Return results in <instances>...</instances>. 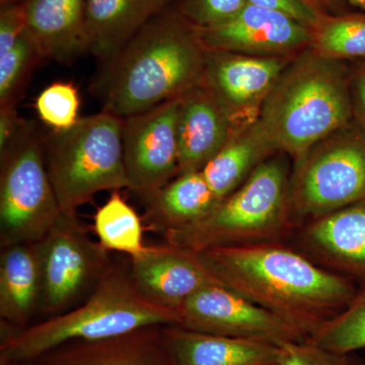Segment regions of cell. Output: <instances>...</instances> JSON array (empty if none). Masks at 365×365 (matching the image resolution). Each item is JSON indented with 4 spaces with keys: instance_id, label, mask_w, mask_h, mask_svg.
Instances as JSON below:
<instances>
[{
    "instance_id": "cell-1",
    "label": "cell",
    "mask_w": 365,
    "mask_h": 365,
    "mask_svg": "<svg viewBox=\"0 0 365 365\" xmlns=\"http://www.w3.org/2000/svg\"><path fill=\"white\" fill-rule=\"evenodd\" d=\"M218 282L313 337L351 302L359 287L329 272L285 242L198 252Z\"/></svg>"
},
{
    "instance_id": "cell-2",
    "label": "cell",
    "mask_w": 365,
    "mask_h": 365,
    "mask_svg": "<svg viewBox=\"0 0 365 365\" xmlns=\"http://www.w3.org/2000/svg\"><path fill=\"white\" fill-rule=\"evenodd\" d=\"M205 53L173 4L103 64L95 86L103 111L124 119L181 97L202 83Z\"/></svg>"
},
{
    "instance_id": "cell-3",
    "label": "cell",
    "mask_w": 365,
    "mask_h": 365,
    "mask_svg": "<svg viewBox=\"0 0 365 365\" xmlns=\"http://www.w3.org/2000/svg\"><path fill=\"white\" fill-rule=\"evenodd\" d=\"M259 121L280 153L295 160L353 121L345 61L311 47L295 55L262 106Z\"/></svg>"
},
{
    "instance_id": "cell-4",
    "label": "cell",
    "mask_w": 365,
    "mask_h": 365,
    "mask_svg": "<svg viewBox=\"0 0 365 365\" xmlns=\"http://www.w3.org/2000/svg\"><path fill=\"white\" fill-rule=\"evenodd\" d=\"M180 312L146 299L132 279L130 268L113 264L90 295L78 306L21 329L0 342V357L16 365L40 359L72 341L115 337L148 326H178Z\"/></svg>"
},
{
    "instance_id": "cell-5",
    "label": "cell",
    "mask_w": 365,
    "mask_h": 365,
    "mask_svg": "<svg viewBox=\"0 0 365 365\" xmlns=\"http://www.w3.org/2000/svg\"><path fill=\"white\" fill-rule=\"evenodd\" d=\"M287 157L276 153L262 163L202 220L165 232V242L198 253L211 248L287 241L294 230Z\"/></svg>"
},
{
    "instance_id": "cell-6",
    "label": "cell",
    "mask_w": 365,
    "mask_h": 365,
    "mask_svg": "<svg viewBox=\"0 0 365 365\" xmlns=\"http://www.w3.org/2000/svg\"><path fill=\"white\" fill-rule=\"evenodd\" d=\"M122 125V118L102 111L43 137L46 168L61 211L78 210L98 192L129 188Z\"/></svg>"
},
{
    "instance_id": "cell-7",
    "label": "cell",
    "mask_w": 365,
    "mask_h": 365,
    "mask_svg": "<svg viewBox=\"0 0 365 365\" xmlns=\"http://www.w3.org/2000/svg\"><path fill=\"white\" fill-rule=\"evenodd\" d=\"M294 162L289 207L294 230L365 200V132L354 120Z\"/></svg>"
},
{
    "instance_id": "cell-8",
    "label": "cell",
    "mask_w": 365,
    "mask_h": 365,
    "mask_svg": "<svg viewBox=\"0 0 365 365\" xmlns=\"http://www.w3.org/2000/svg\"><path fill=\"white\" fill-rule=\"evenodd\" d=\"M60 215L43 137L30 122L20 138L0 153V246L39 242Z\"/></svg>"
},
{
    "instance_id": "cell-9",
    "label": "cell",
    "mask_w": 365,
    "mask_h": 365,
    "mask_svg": "<svg viewBox=\"0 0 365 365\" xmlns=\"http://www.w3.org/2000/svg\"><path fill=\"white\" fill-rule=\"evenodd\" d=\"M37 245L42 294L41 313H64L83 302L111 267L109 252L91 240L76 211H61Z\"/></svg>"
},
{
    "instance_id": "cell-10",
    "label": "cell",
    "mask_w": 365,
    "mask_h": 365,
    "mask_svg": "<svg viewBox=\"0 0 365 365\" xmlns=\"http://www.w3.org/2000/svg\"><path fill=\"white\" fill-rule=\"evenodd\" d=\"M180 98L124 118L122 144L129 188L144 203L179 175Z\"/></svg>"
},
{
    "instance_id": "cell-11",
    "label": "cell",
    "mask_w": 365,
    "mask_h": 365,
    "mask_svg": "<svg viewBox=\"0 0 365 365\" xmlns=\"http://www.w3.org/2000/svg\"><path fill=\"white\" fill-rule=\"evenodd\" d=\"M182 328L196 332L280 346L304 342L299 330L223 285L208 287L180 309Z\"/></svg>"
},
{
    "instance_id": "cell-12",
    "label": "cell",
    "mask_w": 365,
    "mask_h": 365,
    "mask_svg": "<svg viewBox=\"0 0 365 365\" xmlns=\"http://www.w3.org/2000/svg\"><path fill=\"white\" fill-rule=\"evenodd\" d=\"M292 58L206 50L202 81L237 128L258 119L266 98Z\"/></svg>"
},
{
    "instance_id": "cell-13",
    "label": "cell",
    "mask_w": 365,
    "mask_h": 365,
    "mask_svg": "<svg viewBox=\"0 0 365 365\" xmlns=\"http://www.w3.org/2000/svg\"><path fill=\"white\" fill-rule=\"evenodd\" d=\"M208 51L265 57H294L309 47L312 30L285 14L247 4L220 25L197 29Z\"/></svg>"
},
{
    "instance_id": "cell-14",
    "label": "cell",
    "mask_w": 365,
    "mask_h": 365,
    "mask_svg": "<svg viewBox=\"0 0 365 365\" xmlns=\"http://www.w3.org/2000/svg\"><path fill=\"white\" fill-rule=\"evenodd\" d=\"M289 240L319 267L365 288V200L304 223Z\"/></svg>"
},
{
    "instance_id": "cell-15",
    "label": "cell",
    "mask_w": 365,
    "mask_h": 365,
    "mask_svg": "<svg viewBox=\"0 0 365 365\" xmlns=\"http://www.w3.org/2000/svg\"><path fill=\"white\" fill-rule=\"evenodd\" d=\"M130 273L140 294L157 306L180 312L197 292L220 284L196 252L172 246H146L130 258ZM222 285V284H220Z\"/></svg>"
},
{
    "instance_id": "cell-16",
    "label": "cell",
    "mask_w": 365,
    "mask_h": 365,
    "mask_svg": "<svg viewBox=\"0 0 365 365\" xmlns=\"http://www.w3.org/2000/svg\"><path fill=\"white\" fill-rule=\"evenodd\" d=\"M235 126L202 83L180 97L178 111L179 175L198 172L222 150Z\"/></svg>"
},
{
    "instance_id": "cell-17",
    "label": "cell",
    "mask_w": 365,
    "mask_h": 365,
    "mask_svg": "<svg viewBox=\"0 0 365 365\" xmlns=\"http://www.w3.org/2000/svg\"><path fill=\"white\" fill-rule=\"evenodd\" d=\"M163 326L93 341H72L42 355L44 365H176L165 346Z\"/></svg>"
},
{
    "instance_id": "cell-18",
    "label": "cell",
    "mask_w": 365,
    "mask_h": 365,
    "mask_svg": "<svg viewBox=\"0 0 365 365\" xmlns=\"http://www.w3.org/2000/svg\"><path fill=\"white\" fill-rule=\"evenodd\" d=\"M26 32L45 58L71 63L90 52L86 31V0H21Z\"/></svg>"
},
{
    "instance_id": "cell-19",
    "label": "cell",
    "mask_w": 365,
    "mask_h": 365,
    "mask_svg": "<svg viewBox=\"0 0 365 365\" xmlns=\"http://www.w3.org/2000/svg\"><path fill=\"white\" fill-rule=\"evenodd\" d=\"M177 0H86L90 53L103 64L121 51L146 24Z\"/></svg>"
},
{
    "instance_id": "cell-20",
    "label": "cell",
    "mask_w": 365,
    "mask_h": 365,
    "mask_svg": "<svg viewBox=\"0 0 365 365\" xmlns=\"http://www.w3.org/2000/svg\"><path fill=\"white\" fill-rule=\"evenodd\" d=\"M163 340L176 365H278L280 347L259 341L163 326Z\"/></svg>"
},
{
    "instance_id": "cell-21",
    "label": "cell",
    "mask_w": 365,
    "mask_h": 365,
    "mask_svg": "<svg viewBox=\"0 0 365 365\" xmlns=\"http://www.w3.org/2000/svg\"><path fill=\"white\" fill-rule=\"evenodd\" d=\"M280 151L258 119L237 127L203 168L206 181L220 201L239 188L259 167Z\"/></svg>"
},
{
    "instance_id": "cell-22",
    "label": "cell",
    "mask_w": 365,
    "mask_h": 365,
    "mask_svg": "<svg viewBox=\"0 0 365 365\" xmlns=\"http://www.w3.org/2000/svg\"><path fill=\"white\" fill-rule=\"evenodd\" d=\"M42 277L36 242L1 248L0 254V318L26 328L39 312Z\"/></svg>"
},
{
    "instance_id": "cell-23",
    "label": "cell",
    "mask_w": 365,
    "mask_h": 365,
    "mask_svg": "<svg viewBox=\"0 0 365 365\" xmlns=\"http://www.w3.org/2000/svg\"><path fill=\"white\" fill-rule=\"evenodd\" d=\"M220 202L202 170L178 175L146 205V222L165 234L202 220Z\"/></svg>"
},
{
    "instance_id": "cell-24",
    "label": "cell",
    "mask_w": 365,
    "mask_h": 365,
    "mask_svg": "<svg viewBox=\"0 0 365 365\" xmlns=\"http://www.w3.org/2000/svg\"><path fill=\"white\" fill-rule=\"evenodd\" d=\"M309 47L331 58L365 60V11L323 14L312 29Z\"/></svg>"
},
{
    "instance_id": "cell-25",
    "label": "cell",
    "mask_w": 365,
    "mask_h": 365,
    "mask_svg": "<svg viewBox=\"0 0 365 365\" xmlns=\"http://www.w3.org/2000/svg\"><path fill=\"white\" fill-rule=\"evenodd\" d=\"M93 220L98 242L108 252H119L133 258L145 250L140 217L118 191L113 192L107 202L98 209Z\"/></svg>"
},
{
    "instance_id": "cell-26",
    "label": "cell",
    "mask_w": 365,
    "mask_h": 365,
    "mask_svg": "<svg viewBox=\"0 0 365 365\" xmlns=\"http://www.w3.org/2000/svg\"><path fill=\"white\" fill-rule=\"evenodd\" d=\"M307 342L337 354L365 348V288L359 289L339 314L309 338Z\"/></svg>"
},
{
    "instance_id": "cell-27",
    "label": "cell",
    "mask_w": 365,
    "mask_h": 365,
    "mask_svg": "<svg viewBox=\"0 0 365 365\" xmlns=\"http://www.w3.org/2000/svg\"><path fill=\"white\" fill-rule=\"evenodd\" d=\"M46 59L37 43L26 32L0 55V108L16 107L31 74Z\"/></svg>"
},
{
    "instance_id": "cell-28",
    "label": "cell",
    "mask_w": 365,
    "mask_h": 365,
    "mask_svg": "<svg viewBox=\"0 0 365 365\" xmlns=\"http://www.w3.org/2000/svg\"><path fill=\"white\" fill-rule=\"evenodd\" d=\"M79 96L69 83H55L46 88L36 101L38 115L53 130L71 128L78 121Z\"/></svg>"
},
{
    "instance_id": "cell-29",
    "label": "cell",
    "mask_w": 365,
    "mask_h": 365,
    "mask_svg": "<svg viewBox=\"0 0 365 365\" xmlns=\"http://www.w3.org/2000/svg\"><path fill=\"white\" fill-rule=\"evenodd\" d=\"M248 0H177L179 14L196 29L220 25L237 16Z\"/></svg>"
},
{
    "instance_id": "cell-30",
    "label": "cell",
    "mask_w": 365,
    "mask_h": 365,
    "mask_svg": "<svg viewBox=\"0 0 365 365\" xmlns=\"http://www.w3.org/2000/svg\"><path fill=\"white\" fill-rule=\"evenodd\" d=\"M279 347L278 365H350L347 355L328 351L307 341L284 343Z\"/></svg>"
},
{
    "instance_id": "cell-31",
    "label": "cell",
    "mask_w": 365,
    "mask_h": 365,
    "mask_svg": "<svg viewBox=\"0 0 365 365\" xmlns=\"http://www.w3.org/2000/svg\"><path fill=\"white\" fill-rule=\"evenodd\" d=\"M248 4L285 14L311 30L323 14L306 0H248Z\"/></svg>"
},
{
    "instance_id": "cell-32",
    "label": "cell",
    "mask_w": 365,
    "mask_h": 365,
    "mask_svg": "<svg viewBox=\"0 0 365 365\" xmlns=\"http://www.w3.org/2000/svg\"><path fill=\"white\" fill-rule=\"evenodd\" d=\"M26 30L23 1L0 7V55L9 51Z\"/></svg>"
},
{
    "instance_id": "cell-33",
    "label": "cell",
    "mask_w": 365,
    "mask_h": 365,
    "mask_svg": "<svg viewBox=\"0 0 365 365\" xmlns=\"http://www.w3.org/2000/svg\"><path fill=\"white\" fill-rule=\"evenodd\" d=\"M29 125L30 122L19 116L16 107L0 108V153L20 138Z\"/></svg>"
},
{
    "instance_id": "cell-34",
    "label": "cell",
    "mask_w": 365,
    "mask_h": 365,
    "mask_svg": "<svg viewBox=\"0 0 365 365\" xmlns=\"http://www.w3.org/2000/svg\"><path fill=\"white\" fill-rule=\"evenodd\" d=\"M353 120L365 132V60L350 71Z\"/></svg>"
},
{
    "instance_id": "cell-35",
    "label": "cell",
    "mask_w": 365,
    "mask_h": 365,
    "mask_svg": "<svg viewBox=\"0 0 365 365\" xmlns=\"http://www.w3.org/2000/svg\"><path fill=\"white\" fill-rule=\"evenodd\" d=\"M322 14H339L348 11V6L343 0H306Z\"/></svg>"
},
{
    "instance_id": "cell-36",
    "label": "cell",
    "mask_w": 365,
    "mask_h": 365,
    "mask_svg": "<svg viewBox=\"0 0 365 365\" xmlns=\"http://www.w3.org/2000/svg\"><path fill=\"white\" fill-rule=\"evenodd\" d=\"M348 6L354 7L360 11H365V0H343Z\"/></svg>"
},
{
    "instance_id": "cell-37",
    "label": "cell",
    "mask_w": 365,
    "mask_h": 365,
    "mask_svg": "<svg viewBox=\"0 0 365 365\" xmlns=\"http://www.w3.org/2000/svg\"><path fill=\"white\" fill-rule=\"evenodd\" d=\"M16 365H44L40 360L34 359V360H28V361L21 362V364Z\"/></svg>"
},
{
    "instance_id": "cell-38",
    "label": "cell",
    "mask_w": 365,
    "mask_h": 365,
    "mask_svg": "<svg viewBox=\"0 0 365 365\" xmlns=\"http://www.w3.org/2000/svg\"><path fill=\"white\" fill-rule=\"evenodd\" d=\"M21 0H0V7L7 6V4H16Z\"/></svg>"
},
{
    "instance_id": "cell-39",
    "label": "cell",
    "mask_w": 365,
    "mask_h": 365,
    "mask_svg": "<svg viewBox=\"0 0 365 365\" xmlns=\"http://www.w3.org/2000/svg\"><path fill=\"white\" fill-rule=\"evenodd\" d=\"M0 365H14L11 364V362L7 361V360L2 359V357H0Z\"/></svg>"
}]
</instances>
